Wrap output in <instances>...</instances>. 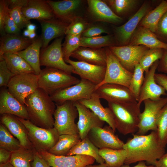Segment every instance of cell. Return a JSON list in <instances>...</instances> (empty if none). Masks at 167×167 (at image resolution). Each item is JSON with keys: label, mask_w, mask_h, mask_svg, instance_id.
<instances>
[{"label": "cell", "mask_w": 167, "mask_h": 167, "mask_svg": "<svg viewBox=\"0 0 167 167\" xmlns=\"http://www.w3.org/2000/svg\"><path fill=\"white\" fill-rule=\"evenodd\" d=\"M124 144L123 148L127 152L124 164L129 165L145 161L154 165L157 161L165 153V149L160 144L156 131H152L149 135L133 134Z\"/></svg>", "instance_id": "6da1fadb"}, {"label": "cell", "mask_w": 167, "mask_h": 167, "mask_svg": "<svg viewBox=\"0 0 167 167\" xmlns=\"http://www.w3.org/2000/svg\"><path fill=\"white\" fill-rule=\"evenodd\" d=\"M30 121L35 125L45 129L54 127V113L56 105L49 94L38 88L25 99Z\"/></svg>", "instance_id": "7a4b0ae2"}, {"label": "cell", "mask_w": 167, "mask_h": 167, "mask_svg": "<svg viewBox=\"0 0 167 167\" xmlns=\"http://www.w3.org/2000/svg\"><path fill=\"white\" fill-rule=\"evenodd\" d=\"M113 114L116 130L121 134H134L138 130L140 106L137 101L124 103H108Z\"/></svg>", "instance_id": "3957f363"}, {"label": "cell", "mask_w": 167, "mask_h": 167, "mask_svg": "<svg viewBox=\"0 0 167 167\" xmlns=\"http://www.w3.org/2000/svg\"><path fill=\"white\" fill-rule=\"evenodd\" d=\"M38 76V88L50 96L78 83L80 80L62 70L49 67L41 70Z\"/></svg>", "instance_id": "277c9868"}, {"label": "cell", "mask_w": 167, "mask_h": 167, "mask_svg": "<svg viewBox=\"0 0 167 167\" xmlns=\"http://www.w3.org/2000/svg\"><path fill=\"white\" fill-rule=\"evenodd\" d=\"M17 118L26 128L28 139L36 151H48L58 141L60 135L54 127L43 128L35 125L29 120Z\"/></svg>", "instance_id": "5b68a950"}, {"label": "cell", "mask_w": 167, "mask_h": 167, "mask_svg": "<svg viewBox=\"0 0 167 167\" xmlns=\"http://www.w3.org/2000/svg\"><path fill=\"white\" fill-rule=\"evenodd\" d=\"M54 114V127L59 135H79L75 121L78 116L74 102L67 101L61 105H56Z\"/></svg>", "instance_id": "8992f818"}, {"label": "cell", "mask_w": 167, "mask_h": 167, "mask_svg": "<svg viewBox=\"0 0 167 167\" xmlns=\"http://www.w3.org/2000/svg\"><path fill=\"white\" fill-rule=\"evenodd\" d=\"M96 85L87 80L81 79L78 83L58 91L50 96L56 105L67 101L73 102L90 98L95 92Z\"/></svg>", "instance_id": "52a82bcc"}, {"label": "cell", "mask_w": 167, "mask_h": 167, "mask_svg": "<svg viewBox=\"0 0 167 167\" xmlns=\"http://www.w3.org/2000/svg\"><path fill=\"white\" fill-rule=\"evenodd\" d=\"M144 109L139 116L138 130L136 134L144 135L149 131H156L157 121L163 108L167 104V97L157 100L147 99L143 101Z\"/></svg>", "instance_id": "ba28073f"}, {"label": "cell", "mask_w": 167, "mask_h": 167, "mask_svg": "<svg viewBox=\"0 0 167 167\" xmlns=\"http://www.w3.org/2000/svg\"><path fill=\"white\" fill-rule=\"evenodd\" d=\"M38 75L26 73L14 75L7 86L9 92L22 104L26 98L38 88Z\"/></svg>", "instance_id": "9c48e42d"}, {"label": "cell", "mask_w": 167, "mask_h": 167, "mask_svg": "<svg viewBox=\"0 0 167 167\" xmlns=\"http://www.w3.org/2000/svg\"><path fill=\"white\" fill-rule=\"evenodd\" d=\"M63 38V36L57 38L50 45L41 49L40 65L58 69L71 74L73 72V68L66 63L63 58L62 45Z\"/></svg>", "instance_id": "30bf717a"}, {"label": "cell", "mask_w": 167, "mask_h": 167, "mask_svg": "<svg viewBox=\"0 0 167 167\" xmlns=\"http://www.w3.org/2000/svg\"><path fill=\"white\" fill-rule=\"evenodd\" d=\"M105 50L106 55L105 75L103 81L96 86V89L107 83L120 84L129 88L133 73L122 66L109 48Z\"/></svg>", "instance_id": "8fae6325"}, {"label": "cell", "mask_w": 167, "mask_h": 167, "mask_svg": "<svg viewBox=\"0 0 167 167\" xmlns=\"http://www.w3.org/2000/svg\"><path fill=\"white\" fill-rule=\"evenodd\" d=\"M150 1H144L139 9L126 23L118 26L114 27L113 32L117 46L128 45L133 33L138 26L143 18L152 9Z\"/></svg>", "instance_id": "7c38bea8"}, {"label": "cell", "mask_w": 167, "mask_h": 167, "mask_svg": "<svg viewBox=\"0 0 167 167\" xmlns=\"http://www.w3.org/2000/svg\"><path fill=\"white\" fill-rule=\"evenodd\" d=\"M122 66L133 73L135 66L139 63L142 56L149 48L143 45L114 46L109 47Z\"/></svg>", "instance_id": "4fadbf2b"}, {"label": "cell", "mask_w": 167, "mask_h": 167, "mask_svg": "<svg viewBox=\"0 0 167 167\" xmlns=\"http://www.w3.org/2000/svg\"><path fill=\"white\" fill-rule=\"evenodd\" d=\"M115 132L109 125H106L102 127H96L93 128L89 131L87 136L99 149H122L124 143L115 134Z\"/></svg>", "instance_id": "5bb4252c"}, {"label": "cell", "mask_w": 167, "mask_h": 167, "mask_svg": "<svg viewBox=\"0 0 167 167\" xmlns=\"http://www.w3.org/2000/svg\"><path fill=\"white\" fill-rule=\"evenodd\" d=\"M37 152L52 167H84L93 164L95 161L93 157L86 155L58 156L46 151Z\"/></svg>", "instance_id": "9a60e30c"}, {"label": "cell", "mask_w": 167, "mask_h": 167, "mask_svg": "<svg viewBox=\"0 0 167 167\" xmlns=\"http://www.w3.org/2000/svg\"><path fill=\"white\" fill-rule=\"evenodd\" d=\"M95 92L100 99L105 100L108 103H120L137 101L128 87L120 84H104L97 88Z\"/></svg>", "instance_id": "2e32d148"}, {"label": "cell", "mask_w": 167, "mask_h": 167, "mask_svg": "<svg viewBox=\"0 0 167 167\" xmlns=\"http://www.w3.org/2000/svg\"><path fill=\"white\" fill-rule=\"evenodd\" d=\"M159 62V60L155 62L151 66L149 71L145 72L138 101V104L140 106L145 100H157L160 98L161 95H167L165 89L158 84L155 79L154 76Z\"/></svg>", "instance_id": "e0dca14e"}, {"label": "cell", "mask_w": 167, "mask_h": 167, "mask_svg": "<svg viewBox=\"0 0 167 167\" xmlns=\"http://www.w3.org/2000/svg\"><path fill=\"white\" fill-rule=\"evenodd\" d=\"M73 68V73L96 85L100 84L104 79L106 66H99L80 61H74L70 59L65 60Z\"/></svg>", "instance_id": "ac0fdd59"}, {"label": "cell", "mask_w": 167, "mask_h": 167, "mask_svg": "<svg viewBox=\"0 0 167 167\" xmlns=\"http://www.w3.org/2000/svg\"><path fill=\"white\" fill-rule=\"evenodd\" d=\"M78 113L79 120L77 126L81 140L87 137L93 128L103 127L105 122L100 119L89 109L78 101L74 102Z\"/></svg>", "instance_id": "d6986e66"}, {"label": "cell", "mask_w": 167, "mask_h": 167, "mask_svg": "<svg viewBox=\"0 0 167 167\" xmlns=\"http://www.w3.org/2000/svg\"><path fill=\"white\" fill-rule=\"evenodd\" d=\"M0 114H10L29 120L25 105L21 103L5 88H2L0 90Z\"/></svg>", "instance_id": "ffe728a7"}, {"label": "cell", "mask_w": 167, "mask_h": 167, "mask_svg": "<svg viewBox=\"0 0 167 167\" xmlns=\"http://www.w3.org/2000/svg\"><path fill=\"white\" fill-rule=\"evenodd\" d=\"M41 28V37L42 41V49L47 47L53 39L62 36L65 34L69 24L55 17L48 20L40 21Z\"/></svg>", "instance_id": "44dd1931"}, {"label": "cell", "mask_w": 167, "mask_h": 167, "mask_svg": "<svg viewBox=\"0 0 167 167\" xmlns=\"http://www.w3.org/2000/svg\"><path fill=\"white\" fill-rule=\"evenodd\" d=\"M0 122L19 140L23 148H34L28 139L26 128L16 116L8 114H1Z\"/></svg>", "instance_id": "7402d4cb"}, {"label": "cell", "mask_w": 167, "mask_h": 167, "mask_svg": "<svg viewBox=\"0 0 167 167\" xmlns=\"http://www.w3.org/2000/svg\"><path fill=\"white\" fill-rule=\"evenodd\" d=\"M21 10L28 19H36L40 21L50 19L55 15L53 10L47 0H28Z\"/></svg>", "instance_id": "603a6c76"}, {"label": "cell", "mask_w": 167, "mask_h": 167, "mask_svg": "<svg viewBox=\"0 0 167 167\" xmlns=\"http://www.w3.org/2000/svg\"><path fill=\"white\" fill-rule=\"evenodd\" d=\"M89 10L95 20L98 21L118 24L124 19L116 15L104 1L100 0L87 1Z\"/></svg>", "instance_id": "cb8c5ba5"}, {"label": "cell", "mask_w": 167, "mask_h": 167, "mask_svg": "<svg viewBox=\"0 0 167 167\" xmlns=\"http://www.w3.org/2000/svg\"><path fill=\"white\" fill-rule=\"evenodd\" d=\"M128 45H143L149 49H167V44L160 41L153 32L139 26L133 33Z\"/></svg>", "instance_id": "d4e9b609"}, {"label": "cell", "mask_w": 167, "mask_h": 167, "mask_svg": "<svg viewBox=\"0 0 167 167\" xmlns=\"http://www.w3.org/2000/svg\"><path fill=\"white\" fill-rule=\"evenodd\" d=\"M34 39H31L19 34H6L0 38V56L6 53L16 54L25 49Z\"/></svg>", "instance_id": "484cf974"}, {"label": "cell", "mask_w": 167, "mask_h": 167, "mask_svg": "<svg viewBox=\"0 0 167 167\" xmlns=\"http://www.w3.org/2000/svg\"><path fill=\"white\" fill-rule=\"evenodd\" d=\"M78 101L91 110L100 119L106 122L116 132L115 122L112 112L109 107L104 108L102 106L100 98L95 92L90 98Z\"/></svg>", "instance_id": "4316f807"}, {"label": "cell", "mask_w": 167, "mask_h": 167, "mask_svg": "<svg viewBox=\"0 0 167 167\" xmlns=\"http://www.w3.org/2000/svg\"><path fill=\"white\" fill-rule=\"evenodd\" d=\"M51 7L55 17L67 23L71 22L74 17L73 13L82 2L80 0H64L60 1L47 0Z\"/></svg>", "instance_id": "83f0119b"}, {"label": "cell", "mask_w": 167, "mask_h": 167, "mask_svg": "<svg viewBox=\"0 0 167 167\" xmlns=\"http://www.w3.org/2000/svg\"><path fill=\"white\" fill-rule=\"evenodd\" d=\"M71 57L78 61L91 64L106 66V55L105 49L80 47L71 54Z\"/></svg>", "instance_id": "f1b7e54d"}, {"label": "cell", "mask_w": 167, "mask_h": 167, "mask_svg": "<svg viewBox=\"0 0 167 167\" xmlns=\"http://www.w3.org/2000/svg\"><path fill=\"white\" fill-rule=\"evenodd\" d=\"M42 46V39L40 36L35 39L32 43L26 49L16 54L29 64L37 75H39L41 71L40 56V49Z\"/></svg>", "instance_id": "f546056e"}, {"label": "cell", "mask_w": 167, "mask_h": 167, "mask_svg": "<svg viewBox=\"0 0 167 167\" xmlns=\"http://www.w3.org/2000/svg\"><path fill=\"white\" fill-rule=\"evenodd\" d=\"M113 12L123 19L139 9L144 1L140 0H107L104 1Z\"/></svg>", "instance_id": "4dcf8cb0"}, {"label": "cell", "mask_w": 167, "mask_h": 167, "mask_svg": "<svg viewBox=\"0 0 167 167\" xmlns=\"http://www.w3.org/2000/svg\"><path fill=\"white\" fill-rule=\"evenodd\" d=\"M167 11V2L163 0L156 7L149 11L142 19L138 26L149 29L154 33L159 22Z\"/></svg>", "instance_id": "1f68e13d"}, {"label": "cell", "mask_w": 167, "mask_h": 167, "mask_svg": "<svg viewBox=\"0 0 167 167\" xmlns=\"http://www.w3.org/2000/svg\"><path fill=\"white\" fill-rule=\"evenodd\" d=\"M99 149L95 146L87 136L81 140L74 146L66 156L75 155H83L93 157L98 163H105L104 160L99 153Z\"/></svg>", "instance_id": "d6a6232c"}, {"label": "cell", "mask_w": 167, "mask_h": 167, "mask_svg": "<svg viewBox=\"0 0 167 167\" xmlns=\"http://www.w3.org/2000/svg\"><path fill=\"white\" fill-rule=\"evenodd\" d=\"M0 57L4 59L9 70L15 75L26 73H35L29 64L16 54L6 53Z\"/></svg>", "instance_id": "836d02e7"}, {"label": "cell", "mask_w": 167, "mask_h": 167, "mask_svg": "<svg viewBox=\"0 0 167 167\" xmlns=\"http://www.w3.org/2000/svg\"><path fill=\"white\" fill-rule=\"evenodd\" d=\"M99 153L108 167H121L124 164L127 156V151L123 148L99 149Z\"/></svg>", "instance_id": "e575fe53"}, {"label": "cell", "mask_w": 167, "mask_h": 167, "mask_svg": "<svg viewBox=\"0 0 167 167\" xmlns=\"http://www.w3.org/2000/svg\"><path fill=\"white\" fill-rule=\"evenodd\" d=\"M81 140L79 135H60L55 145L48 151L58 156H66L71 148Z\"/></svg>", "instance_id": "d590c367"}, {"label": "cell", "mask_w": 167, "mask_h": 167, "mask_svg": "<svg viewBox=\"0 0 167 167\" xmlns=\"http://www.w3.org/2000/svg\"><path fill=\"white\" fill-rule=\"evenodd\" d=\"M36 150L34 148H22L12 152L9 161L14 167H32L31 163Z\"/></svg>", "instance_id": "8d00e7d4"}, {"label": "cell", "mask_w": 167, "mask_h": 167, "mask_svg": "<svg viewBox=\"0 0 167 167\" xmlns=\"http://www.w3.org/2000/svg\"><path fill=\"white\" fill-rule=\"evenodd\" d=\"M114 36L110 34L92 37H81L80 46L92 48H100L105 46H117Z\"/></svg>", "instance_id": "74e56055"}, {"label": "cell", "mask_w": 167, "mask_h": 167, "mask_svg": "<svg viewBox=\"0 0 167 167\" xmlns=\"http://www.w3.org/2000/svg\"><path fill=\"white\" fill-rule=\"evenodd\" d=\"M23 148L19 140L16 139L2 124H0V148L12 152Z\"/></svg>", "instance_id": "f35d334b"}, {"label": "cell", "mask_w": 167, "mask_h": 167, "mask_svg": "<svg viewBox=\"0 0 167 167\" xmlns=\"http://www.w3.org/2000/svg\"><path fill=\"white\" fill-rule=\"evenodd\" d=\"M144 71L139 63L135 66L129 89L138 101L141 87L144 80Z\"/></svg>", "instance_id": "ab89813d"}, {"label": "cell", "mask_w": 167, "mask_h": 167, "mask_svg": "<svg viewBox=\"0 0 167 167\" xmlns=\"http://www.w3.org/2000/svg\"><path fill=\"white\" fill-rule=\"evenodd\" d=\"M156 131L160 144L165 148L167 144V104L163 108L157 121Z\"/></svg>", "instance_id": "60d3db41"}, {"label": "cell", "mask_w": 167, "mask_h": 167, "mask_svg": "<svg viewBox=\"0 0 167 167\" xmlns=\"http://www.w3.org/2000/svg\"><path fill=\"white\" fill-rule=\"evenodd\" d=\"M163 49H149L142 56L139 64L144 72H148L151 66L156 61L161 58Z\"/></svg>", "instance_id": "b9f144b4"}, {"label": "cell", "mask_w": 167, "mask_h": 167, "mask_svg": "<svg viewBox=\"0 0 167 167\" xmlns=\"http://www.w3.org/2000/svg\"><path fill=\"white\" fill-rule=\"evenodd\" d=\"M81 35H66L62 50L64 60L70 59L72 54L80 47Z\"/></svg>", "instance_id": "7bdbcfd3"}, {"label": "cell", "mask_w": 167, "mask_h": 167, "mask_svg": "<svg viewBox=\"0 0 167 167\" xmlns=\"http://www.w3.org/2000/svg\"><path fill=\"white\" fill-rule=\"evenodd\" d=\"M87 25V23L82 18L74 17L68 25L65 34L73 36L81 35L86 29Z\"/></svg>", "instance_id": "ee69618b"}, {"label": "cell", "mask_w": 167, "mask_h": 167, "mask_svg": "<svg viewBox=\"0 0 167 167\" xmlns=\"http://www.w3.org/2000/svg\"><path fill=\"white\" fill-rule=\"evenodd\" d=\"M21 9L20 7L9 8L10 15L21 30L31 23L30 20L26 18L23 14Z\"/></svg>", "instance_id": "f6af8a7d"}, {"label": "cell", "mask_w": 167, "mask_h": 167, "mask_svg": "<svg viewBox=\"0 0 167 167\" xmlns=\"http://www.w3.org/2000/svg\"><path fill=\"white\" fill-rule=\"evenodd\" d=\"M154 33L160 41L167 44V11L161 19Z\"/></svg>", "instance_id": "bcb514c9"}, {"label": "cell", "mask_w": 167, "mask_h": 167, "mask_svg": "<svg viewBox=\"0 0 167 167\" xmlns=\"http://www.w3.org/2000/svg\"><path fill=\"white\" fill-rule=\"evenodd\" d=\"M15 75L9 70L5 60L0 57V86H7L11 79Z\"/></svg>", "instance_id": "7dc6e473"}, {"label": "cell", "mask_w": 167, "mask_h": 167, "mask_svg": "<svg viewBox=\"0 0 167 167\" xmlns=\"http://www.w3.org/2000/svg\"><path fill=\"white\" fill-rule=\"evenodd\" d=\"M109 34V31L104 27L98 25L93 26L86 29L81 34L82 36L92 37L99 36L102 33Z\"/></svg>", "instance_id": "c3c4849f"}, {"label": "cell", "mask_w": 167, "mask_h": 167, "mask_svg": "<svg viewBox=\"0 0 167 167\" xmlns=\"http://www.w3.org/2000/svg\"><path fill=\"white\" fill-rule=\"evenodd\" d=\"M5 30L6 34H19L21 32V29L10 15L9 10L5 19Z\"/></svg>", "instance_id": "681fc988"}, {"label": "cell", "mask_w": 167, "mask_h": 167, "mask_svg": "<svg viewBox=\"0 0 167 167\" xmlns=\"http://www.w3.org/2000/svg\"><path fill=\"white\" fill-rule=\"evenodd\" d=\"M9 8L6 1H0V32L1 36L6 34L5 30V23L6 14L8 11Z\"/></svg>", "instance_id": "f907efd6"}, {"label": "cell", "mask_w": 167, "mask_h": 167, "mask_svg": "<svg viewBox=\"0 0 167 167\" xmlns=\"http://www.w3.org/2000/svg\"><path fill=\"white\" fill-rule=\"evenodd\" d=\"M31 165L32 167H52L36 150L35 152L33 160Z\"/></svg>", "instance_id": "816d5d0a"}, {"label": "cell", "mask_w": 167, "mask_h": 167, "mask_svg": "<svg viewBox=\"0 0 167 167\" xmlns=\"http://www.w3.org/2000/svg\"><path fill=\"white\" fill-rule=\"evenodd\" d=\"M157 70L159 72L167 74V49H163L162 55L159 60Z\"/></svg>", "instance_id": "f5cc1de1"}, {"label": "cell", "mask_w": 167, "mask_h": 167, "mask_svg": "<svg viewBox=\"0 0 167 167\" xmlns=\"http://www.w3.org/2000/svg\"><path fill=\"white\" fill-rule=\"evenodd\" d=\"M154 77L156 82L167 91V75L164 74L157 73L155 74Z\"/></svg>", "instance_id": "db71d44e"}, {"label": "cell", "mask_w": 167, "mask_h": 167, "mask_svg": "<svg viewBox=\"0 0 167 167\" xmlns=\"http://www.w3.org/2000/svg\"><path fill=\"white\" fill-rule=\"evenodd\" d=\"M9 9L16 7L22 8L27 3L28 0H5Z\"/></svg>", "instance_id": "11a10c76"}, {"label": "cell", "mask_w": 167, "mask_h": 167, "mask_svg": "<svg viewBox=\"0 0 167 167\" xmlns=\"http://www.w3.org/2000/svg\"><path fill=\"white\" fill-rule=\"evenodd\" d=\"M11 152L5 149L0 148V165L10 161Z\"/></svg>", "instance_id": "9f6ffc18"}, {"label": "cell", "mask_w": 167, "mask_h": 167, "mask_svg": "<svg viewBox=\"0 0 167 167\" xmlns=\"http://www.w3.org/2000/svg\"><path fill=\"white\" fill-rule=\"evenodd\" d=\"M155 167H167V152L165 153L156 162Z\"/></svg>", "instance_id": "6f0895ef"}, {"label": "cell", "mask_w": 167, "mask_h": 167, "mask_svg": "<svg viewBox=\"0 0 167 167\" xmlns=\"http://www.w3.org/2000/svg\"><path fill=\"white\" fill-rule=\"evenodd\" d=\"M121 167H155L154 165H151L149 166L146 165L144 161H139L138 164L133 167H130L129 165L124 164Z\"/></svg>", "instance_id": "680465c9"}, {"label": "cell", "mask_w": 167, "mask_h": 167, "mask_svg": "<svg viewBox=\"0 0 167 167\" xmlns=\"http://www.w3.org/2000/svg\"><path fill=\"white\" fill-rule=\"evenodd\" d=\"M27 29L30 32H35L36 27V25L31 23L29 24L27 26Z\"/></svg>", "instance_id": "91938a15"}, {"label": "cell", "mask_w": 167, "mask_h": 167, "mask_svg": "<svg viewBox=\"0 0 167 167\" xmlns=\"http://www.w3.org/2000/svg\"><path fill=\"white\" fill-rule=\"evenodd\" d=\"M84 167H108L105 163L99 164L97 165H89L86 166Z\"/></svg>", "instance_id": "94428289"}, {"label": "cell", "mask_w": 167, "mask_h": 167, "mask_svg": "<svg viewBox=\"0 0 167 167\" xmlns=\"http://www.w3.org/2000/svg\"><path fill=\"white\" fill-rule=\"evenodd\" d=\"M0 167H14L10 161L4 164L0 165Z\"/></svg>", "instance_id": "6125c7cd"}, {"label": "cell", "mask_w": 167, "mask_h": 167, "mask_svg": "<svg viewBox=\"0 0 167 167\" xmlns=\"http://www.w3.org/2000/svg\"><path fill=\"white\" fill-rule=\"evenodd\" d=\"M30 32L27 29L24 30L23 33V36L25 37H29Z\"/></svg>", "instance_id": "be15d7a7"}, {"label": "cell", "mask_w": 167, "mask_h": 167, "mask_svg": "<svg viewBox=\"0 0 167 167\" xmlns=\"http://www.w3.org/2000/svg\"><path fill=\"white\" fill-rule=\"evenodd\" d=\"M36 35V34L35 32H31L28 38L31 39H34Z\"/></svg>", "instance_id": "e7e4bbea"}, {"label": "cell", "mask_w": 167, "mask_h": 167, "mask_svg": "<svg viewBox=\"0 0 167 167\" xmlns=\"http://www.w3.org/2000/svg\"><path fill=\"white\" fill-rule=\"evenodd\" d=\"M166 0V1L167 2V0Z\"/></svg>", "instance_id": "03108f58"}]
</instances>
